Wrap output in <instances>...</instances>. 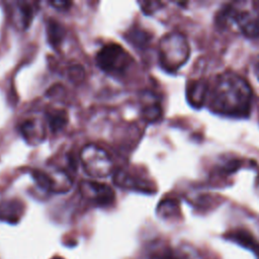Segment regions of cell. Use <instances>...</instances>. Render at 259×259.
I'll return each mask as SVG.
<instances>
[{"mask_svg":"<svg viewBox=\"0 0 259 259\" xmlns=\"http://www.w3.org/2000/svg\"><path fill=\"white\" fill-rule=\"evenodd\" d=\"M252 90L247 81L233 72L220 74L211 89L208 88L207 99L210 109L219 114L232 117H245L249 114Z\"/></svg>","mask_w":259,"mask_h":259,"instance_id":"1","label":"cell"},{"mask_svg":"<svg viewBox=\"0 0 259 259\" xmlns=\"http://www.w3.org/2000/svg\"><path fill=\"white\" fill-rule=\"evenodd\" d=\"M189 46L185 36L179 32L165 34L159 42V62L168 72L181 68L189 58Z\"/></svg>","mask_w":259,"mask_h":259,"instance_id":"2","label":"cell"},{"mask_svg":"<svg viewBox=\"0 0 259 259\" xmlns=\"http://www.w3.org/2000/svg\"><path fill=\"white\" fill-rule=\"evenodd\" d=\"M80 160L84 171L92 178L107 177L113 170V163L108 153L94 144L83 147L80 152Z\"/></svg>","mask_w":259,"mask_h":259,"instance_id":"3","label":"cell"},{"mask_svg":"<svg viewBox=\"0 0 259 259\" xmlns=\"http://www.w3.org/2000/svg\"><path fill=\"white\" fill-rule=\"evenodd\" d=\"M95 61L103 72L108 74H121L128 68L132 63V58L120 45L108 42L97 52Z\"/></svg>","mask_w":259,"mask_h":259,"instance_id":"4","label":"cell"},{"mask_svg":"<svg viewBox=\"0 0 259 259\" xmlns=\"http://www.w3.org/2000/svg\"><path fill=\"white\" fill-rule=\"evenodd\" d=\"M218 22L226 25L229 22L237 24L239 29L248 37L259 36V15L250 10H238L232 6L223 8L218 14Z\"/></svg>","mask_w":259,"mask_h":259,"instance_id":"5","label":"cell"},{"mask_svg":"<svg viewBox=\"0 0 259 259\" xmlns=\"http://www.w3.org/2000/svg\"><path fill=\"white\" fill-rule=\"evenodd\" d=\"M33 177L40 187L53 192H67L73 184L70 176L60 169H52L49 172L36 170Z\"/></svg>","mask_w":259,"mask_h":259,"instance_id":"6","label":"cell"},{"mask_svg":"<svg viewBox=\"0 0 259 259\" xmlns=\"http://www.w3.org/2000/svg\"><path fill=\"white\" fill-rule=\"evenodd\" d=\"M80 190L84 197L101 205L108 204L114 199L113 189L109 185L98 181H82L80 183Z\"/></svg>","mask_w":259,"mask_h":259,"instance_id":"7","label":"cell"},{"mask_svg":"<svg viewBox=\"0 0 259 259\" xmlns=\"http://www.w3.org/2000/svg\"><path fill=\"white\" fill-rule=\"evenodd\" d=\"M20 134L27 143L34 145L44 141L46 137V130L44 123L40 120L36 118H30L21 123Z\"/></svg>","mask_w":259,"mask_h":259,"instance_id":"8","label":"cell"},{"mask_svg":"<svg viewBox=\"0 0 259 259\" xmlns=\"http://www.w3.org/2000/svg\"><path fill=\"white\" fill-rule=\"evenodd\" d=\"M33 17V9L29 3L25 1H18L13 4L12 7V20L22 29L29 26Z\"/></svg>","mask_w":259,"mask_h":259,"instance_id":"9","label":"cell"},{"mask_svg":"<svg viewBox=\"0 0 259 259\" xmlns=\"http://www.w3.org/2000/svg\"><path fill=\"white\" fill-rule=\"evenodd\" d=\"M208 85L204 81H193L187 87V98L194 107H200L207 98Z\"/></svg>","mask_w":259,"mask_h":259,"instance_id":"10","label":"cell"},{"mask_svg":"<svg viewBox=\"0 0 259 259\" xmlns=\"http://www.w3.org/2000/svg\"><path fill=\"white\" fill-rule=\"evenodd\" d=\"M47 120L51 131L57 133L62 131L68 124L69 117L66 110L61 108H51L47 112Z\"/></svg>","mask_w":259,"mask_h":259,"instance_id":"11","label":"cell"},{"mask_svg":"<svg viewBox=\"0 0 259 259\" xmlns=\"http://www.w3.org/2000/svg\"><path fill=\"white\" fill-rule=\"evenodd\" d=\"M161 114H162V110H161L160 103L154 96H152L151 93H149V96H147L146 101L144 102V105L142 108L143 118L149 122H153L159 119Z\"/></svg>","mask_w":259,"mask_h":259,"instance_id":"12","label":"cell"},{"mask_svg":"<svg viewBox=\"0 0 259 259\" xmlns=\"http://www.w3.org/2000/svg\"><path fill=\"white\" fill-rule=\"evenodd\" d=\"M47 34L51 45L54 47H58L63 40L65 30L58 21L50 19L47 23Z\"/></svg>","mask_w":259,"mask_h":259,"instance_id":"13","label":"cell"},{"mask_svg":"<svg viewBox=\"0 0 259 259\" xmlns=\"http://www.w3.org/2000/svg\"><path fill=\"white\" fill-rule=\"evenodd\" d=\"M176 259H203L200 252L192 245L183 244L177 248Z\"/></svg>","mask_w":259,"mask_h":259,"instance_id":"14","label":"cell"},{"mask_svg":"<svg viewBox=\"0 0 259 259\" xmlns=\"http://www.w3.org/2000/svg\"><path fill=\"white\" fill-rule=\"evenodd\" d=\"M50 4L55 6L57 9L66 10V9H69L72 2H69V1H52V2H50Z\"/></svg>","mask_w":259,"mask_h":259,"instance_id":"15","label":"cell"},{"mask_svg":"<svg viewBox=\"0 0 259 259\" xmlns=\"http://www.w3.org/2000/svg\"><path fill=\"white\" fill-rule=\"evenodd\" d=\"M254 71H255V74L258 76V78H259V59H258V61L255 63V65H254Z\"/></svg>","mask_w":259,"mask_h":259,"instance_id":"16","label":"cell"},{"mask_svg":"<svg viewBox=\"0 0 259 259\" xmlns=\"http://www.w3.org/2000/svg\"><path fill=\"white\" fill-rule=\"evenodd\" d=\"M258 178H259V177H258ZM258 180H259V179H258Z\"/></svg>","mask_w":259,"mask_h":259,"instance_id":"17","label":"cell"}]
</instances>
